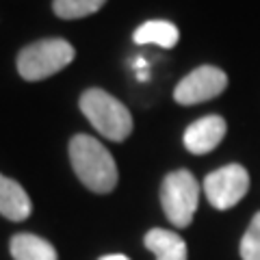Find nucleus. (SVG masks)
Instances as JSON below:
<instances>
[{"label": "nucleus", "instance_id": "nucleus-1", "mask_svg": "<svg viewBox=\"0 0 260 260\" xmlns=\"http://www.w3.org/2000/svg\"><path fill=\"white\" fill-rule=\"evenodd\" d=\"M70 160L74 174L89 191L111 193L117 186V165L111 152L89 135H76L70 141Z\"/></svg>", "mask_w": 260, "mask_h": 260}, {"label": "nucleus", "instance_id": "nucleus-2", "mask_svg": "<svg viewBox=\"0 0 260 260\" xmlns=\"http://www.w3.org/2000/svg\"><path fill=\"white\" fill-rule=\"evenodd\" d=\"M80 111L98 133L111 141H124L133 133L130 111L102 89H87L80 95Z\"/></svg>", "mask_w": 260, "mask_h": 260}, {"label": "nucleus", "instance_id": "nucleus-3", "mask_svg": "<svg viewBox=\"0 0 260 260\" xmlns=\"http://www.w3.org/2000/svg\"><path fill=\"white\" fill-rule=\"evenodd\" d=\"M74 48L65 39H44L18 54V72L24 80H44L74 61Z\"/></svg>", "mask_w": 260, "mask_h": 260}, {"label": "nucleus", "instance_id": "nucleus-4", "mask_svg": "<svg viewBox=\"0 0 260 260\" xmlns=\"http://www.w3.org/2000/svg\"><path fill=\"white\" fill-rule=\"evenodd\" d=\"M160 202L169 221L176 228H186L200 204V182L186 169L167 174L160 186Z\"/></svg>", "mask_w": 260, "mask_h": 260}, {"label": "nucleus", "instance_id": "nucleus-5", "mask_svg": "<svg viewBox=\"0 0 260 260\" xmlns=\"http://www.w3.org/2000/svg\"><path fill=\"white\" fill-rule=\"evenodd\" d=\"M249 191V174L243 165H225L204 178V193L219 210L237 206Z\"/></svg>", "mask_w": 260, "mask_h": 260}, {"label": "nucleus", "instance_id": "nucleus-6", "mask_svg": "<svg viewBox=\"0 0 260 260\" xmlns=\"http://www.w3.org/2000/svg\"><path fill=\"white\" fill-rule=\"evenodd\" d=\"M225 87H228V76L223 70L215 68V65H202V68L193 70L189 76H184L178 83L174 98L178 104L191 107V104L213 100V98L225 91Z\"/></svg>", "mask_w": 260, "mask_h": 260}, {"label": "nucleus", "instance_id": "nucleus-7", "mask_svg": "<svg viewBox=\"0 0 260 260\" xmlns=\"http://www.w3.org/2000/svg\"><path fill=\"white\" fill-rule=\"evenodd\" d=\"M225 137V119L219 115H206L184 130V148L191 154H208Z\"/></svg>", "mask_w": 260, "mask_h": 260}, {"label": "nucleus", "instance_id": "nucleus-8", "mask_svg": "<svg viewBox=\"0 0 260 260\" xmlns=\"http://www.w3.org/2000/svg\"><path fill=\"white\" fill-rule=\"evenodd\" d=\"M30 198L22 186L0 174V215L9 221H24L30 215Z\"/></svg>", "mask_w": 260, "mask_h": 260}, {"label": "nucleus", "instance_id": "nucleus-9", "mask_svg": "<svg viewBox=\"0 0 260 260\" xmlns=\"http://www.w3.org/2000/svg\"><path fill=\"white\" fill-rule=\"evenodd\" d=\"M143 243L156 256V260H186V243L176 232L154 228L145 234Z\"/></svg>", "mask_w": 260, "mask_h": 260}, {"label": "nucleus", "instance_id": "nucleus-10", "mask_svg": "<svg viewBox=\"0 0 260 260\" xmlns=\"http://www.w3.org/2000/svg\"><path fill=\"white\" fill-rule=\"evenodd\" d=\"M13 260H56L54 247L35 234H15L11 239Z\"/></svg>", "mask_w": 260, "mask_h": 260}, {"label": "nucleus", "instance_id": "nucleus-11", "mask_svg": "<svg viewBox=\"0 0 260 260\" xmlns=\"http://www.w3.org/2000/svg\"><path fill=\"white\" fill-rule=\"evenodd\" d=\"M135 44H156L160 48H174L180 39V32L174 26L172 22L165 20H150L141 24L139 28L135 30Z\"/></svg>", "mask_w": 260, "mask_h": 260}, {"label": "nucleus", "instance_id": "nucleus-12", "mask_svg": "<svg viewBox=\"0 0 260 260\" xmlns=\"http://www.w3.org/2000/svg\"><path fill=\"white\" fill-rule=\"evenodd\" d=\"M107 0H54L52 9L63 20H78L102 9Z\"/></svg>", "mask_w": 260, "mask_h": 260}, {"label": "nucleus", "instance_id": "nucleus-13", "mask_svg": "<svg viewBox=\"0 0 260 260\" xmlns=\"http://www.w3.org/2000/svg\"><path fill=\"white\" fill-rule=\"evenodd\" d=\"M241 258L243 260H260V213L251 217V223L241 241Z\"/></svg>", "mask_w": 260, "mask_h": 260}, {"label": "nucleus", "instance_id": "nucleus-14", "mask_svg": "<svg viewBox=\"0 0 260 260\" xmlns=\"http://www.w3.org/2000/svg\"><path fill=\"white\" fill-rule=\"evenodd\" d=\"M135 70L137 72H141V70H145V68H148V61H145V59H141V56H139V59H135Z\"/></svg>", "mask_w": 260, "mask_h": 260}, {"label": "nucleus", "instance_id": "nucleus-15", "mask_svg": "<svg viewBox=\"0 0 260 260\" xmlns=\"http://www.w3.org/2000/svg\"><path fill=\"white\" fill-rule=\"evenodd\" d=\"M100 260H130V258L124 254H109V256H102Z\"/></svg>", "mask_w": 260, "mask_h": 260}, {"label": "nucleus", "instance_id": "nucleus-16", "mask_svg": "<svg viewBox=\"0 0 260 260\" xmlns=\"http://www.w3.org/2000/svg\"><path fill=\"white\" fill-rule=\"evenodd\" d=\"M137 78H139V80H148V70H141V72H137Z\"/></svg>", "mask_w": 260, "mask_h": 260}]
</instances>
